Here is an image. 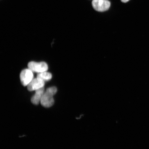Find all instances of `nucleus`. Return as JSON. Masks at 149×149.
<instances>
[{"label": "nucleus", "instance_id": "1", "mask_svg": "<svg viewBox=\"0 0 149 149\" xmlns=\"http://www.w3.org/2000/svg\"><path fill=\"white\" fill-rule=\"evenodd\" d=\"M57 92V89L55 87L48 88L45 92L40 103L44 107L47 108L51 107L54 103L53 96Z\"/></svg>", "mask_w": 149, "mask_h": 149}, {"label": "nucleus", "instance_id": "5", "mask_svg": "<svg viewBox=\"0 0 149 149\" xmlns=\"http://www.w3.org/2000/svg\"><path fill=\"white\" fill-rule=\"evenodd\" d=\"M45 81L37 77L33 79L29 84L27 86L28 90L30 91H36L44 87Z\"/></svg>", "mask_w": 149, "mask_h": 149}, {"label": "nucleus", "instance_id": "6", "mask_svg": "<svg viewBox=\"0 0 149 149\" xmlns=\"http://www.w3.org/2000/svg\"><path fill=\"white\" fill-rule=\"evenodd\" d=\"M45 92L44 87L35 91V94L31 98V102L35 105H38L40 102Z\"/></svg>", "mask_w": 149, "mask_h": 149}, {"label": "nucleus", "instance_id": "7", "mask_svg": "<svg viewBox=\"0 0 149 149\" xmlns=\"http://www.w3.org/2000/svg\"><path fill=\"white\" fill-rule=\"evenodd\" d=\"M37 77L45 81L51 80L52 78V75L49 72L46 71L38 73Z\"/></svg>", "mask_w": 149, "mask_h": 149}, {"label": "nucleus", "instance_id": "2", "mask_svg": "<svg viewBox=\"0 0 149 149\" xmlns=\"http://www.w3.org/2000/svg\"><path fill=\"white\" fill-rule=\"evenodd\" d=\"M92 4L95 10L98 12H103L109 9L111 3L108 0H93Z\"/></svg>", "mask_w": 149, "mask_h": 149}, {"label": "nucleus", "instance_id": "4", "mask_svg": "<svg viewBox=\"0 0 149 149\" xmlns=\"http://www.w3.org/2000/svg\"><path fill=\"white\" fill-rule=\"evenodd\" d=\"M20 76V81L24 86L29 85L33 79V72L29 68L22 70Z\"/></svg>", "mask_w": 149, "mask_h": 149}, {"label": "nucleus", "instance_id": "8", "mask_svg": "<svg viewBox=\"0 0 149 149\" xmlns=\"http://www.w3.org/2000/svg\"><path fill=\"white\" fill-rule=\"evenodd\" d=\"M129 1L130 0H121V1L124 3L127 2Z\"/></svg>", "mask_w": 149, "mask_h": 149}, {"label": "nucleus", "instance_id": "3", "mask_svg": "<svg viewBox=\"0 0 149 149\" xmlns=\"http://www.w3.org/2000/svg\"><path fill=\"white\" fill-rule=\"evenodd\" d=\"M28 68L33 72L39 73L47 71L48 65L44 62H36L31 61L28 65Z\"/></svg>", "mask_w": 149, "mask_h": 149}]
</instances>
